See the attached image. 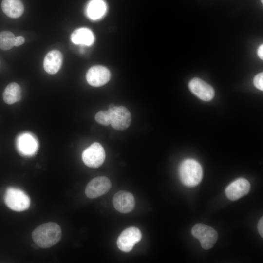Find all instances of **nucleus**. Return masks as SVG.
Listing matches in <instances>:
<instances>
[{"label":"nucleus","mask_w":263,"mask_h":263,"mask_svg":"<svg viewBox=\"0 0 263 263\" xmlns=\"http://www.w3.org/2000/svg\"><path fill=\"white\" fill-rule=\"evenodd\" d=\"M62 235L60 226L54 222L44 223L33 231L32 239L38 247L43 248L50 247L57 244Z\"/></svg>","instance_id":"nucleus-1"},{"label":"nucleus","mask_w":263,"mask_h":263,"mask_svg":"<svg viewBox=\"0 0 263 263\" xmlns=\"http://www.w3.org/2000/svg\"><path fill=\"white\" fill-rule=\"evenodd\" d=\"M179 172L183 184L188 187L197 185L203 176L200 164L193 159H186L183 161L180 165Z\"/></svg>","instance_id":"nucleus-2"},{"label":"nucleus","mask_w":263,"mask_h":263,"mask_svg":"<svg viewBox=\"0 0 263 263\" xmlns=\"http://www.w3.org/2000/svg\"><path fill=\"white\" fill-rule=\"evenodd\" d=\"M4 202L10 209L18 212L27 209L30 205V197L21 189L13 187L7 189Z\"/></svg>","instance_id":"nucleus-3"},{"label":"nucleus","mask_w":263,"mask_h":263,"mask_svg":"<svg viewBox=\"0 0 263 263\" xmlns=\"http://www.w3.org/2000/svg\"><path fill=\"white\" fill-rule=\"evenodd\" d=\"M193 237L200 242L202 247L206 250L211 248L218 239V233L213 228L203 224H197L192 228Z\"/></svg>","instance_id":"nucleus-4"},{"label":"nucleus","mask_w":263,"mask_h":263,"mask_svg":"<svg viewBox=\"0 0 263 263\" xmlns=\"http://www.w3.org/2000/svg\"><path fill=\"white\" fill-rule=\"evenodd\" d=\"M82 158L87 166L93 168H98L105 160V150L100 143L94 142L83 151Z\"/></svg>","instance_id":"nucleus-5"},{"label":"nucleus","mask_w":263,"mask_h":263,"mask_svg":"<svg viewBox=\"0 0 263 263\" xmlns=\"http://www.w3.org/2000/svg\"><path fill=\"white\" fill-rule=\"evenodd\" d=\"M110 116V124L114 129L124 130L128 128L131 123V114L130 111L123 106H114L109 108Z\"/></svg>","instance_id":"nucleus-6"},{"label":"nucleus","mask_w":263,"mask_h":263,"mask_svg":"<svg viewBox=\"0 0 263 263\" xmlns=\"http://www.w3.org/2000/svg\"><path fill=\"white\" fill-rule=\"evenodd\" d=\"M142 238L140 230L134 226L130 227L124 230L118 237L117 245L118 248L125 252L131 251L136 243Z\"/></svg>","instance_id":"nucleus-7"},{"label":"nucleus","mask_w":263,"mask_h":263,"mask_svg":"<svg viewBox=\"0 0 263 263\" xmlns=\"http://www.w3.org/2000/svg\"><path fill=\"white\" fill-rule=\"evenodd\" d=\"M111 186V182L108 178L105 176H98L93 178L88 183L85 193L88 198H96L107 193Z\"/></svg>","instance_id":"nucleus-8"},{"label":"nucleus","mask_w":263,"mask_h":263,"mask_svg":"<svg viewBox=\"0 0 263 263\" xmlns=\"http://www.w3.org/2000/svg\"><path fill=\"white\" fill-rule=\"evenodd\" d=\"M111 73L106 67L95 65L91 67L86 74L88 83L94 87H100L106 84L110 80Z\"/></svg>","instance_id":"nucleus-9"},{"label":"nucleus","mask_w":263,"mask_h":263,"mask_svg":"<svg viewBox=\"0 0 263 263\" xmlns=\"http://www.w3.org/2000/svg\"><path fill=\"white\" fill-rule=\"evenodd\" d=\"M38 142L30 133H23L19 135L17 140V147L19 152L24 156L34 155L38 149Z\"/></svg>","instance_id":"nucleus-10"},{"label":"nucleus","mask_w":263,"mask_h":263,"mask_svg":"<svg viewBox=\"0 0 263 263\" xmlns=\"http://www.w3.org/2000/svg\"><path fill=\"white\" fill-rule=\"evenodd\" d=\"M188 87L190 91L202 100L208 101L214 97L215 93L212 87L200 78L191 79Z\"/></svg>","instance_id":"nucleus-11"},{"label":"nucleus","mask_w":263,"mask_h":263,"mask_svg":"<svg viewBox=\"0 0 263 263\" xmlns=\"http://www.w3.org/2000/svg\"><path fill=\"white\" fill-rule=\"evenodd\" d=\"M113 204L118 211L127 213L132 211L134 208L135 200L131 193L121 190L117 192L113 197Z\"/></svg>","instance_id":"nucleus-12"},{"label":"nucleus","mask_w":263,"mask_h":263,"mask_svg":"<svg viewBox=\"0 0 263 263\" xmlns=\"http://www.w3.org/2000/svg\"><path fill=\"white\" fill-rule=\"evenodd\" d=\"M250 189V185L248 180L241 178L229 184L226 188L225 192L229 200L235 201L247 194Z\"/></svg>","instance_id":"nucleus-13"},{"label":"nucleus","mask_w":263,"mask_h":263,"mask_svg":"<svg viewBox=\"0 0 263 263\" xmlns=\"http://www.w3.org/2000/svg\"><path fill=\"white\" fill-rule=\"evenodd\" d=\"M62 58V55L59 51L53 50L49 52L43 62L45 71L51 75L56 73L61 67Z\"/></svg>","instance_id":"nucleus-14"},{"label":"nucleus","mask_w":263,"mask_h":263,"mask_svg":"<svg viewBox=\"0 0 263 263\" xmlns=\"http://www.w3.org/2000/svg\"><path fill=\"white\" fill-rule=\"evenodd\" d=\"M107 5L103 0H91L86 8V14L92 20H98L102 18L107 11Z\"/></svg>","instance_id":"nucleus-15"},{"label":"nucleus","mask_w":263,"mask_h":263,"mask_svg":"<svg viewBox=\"0 0 263 263\" xmlns=\"http://www.w3.org/2000/svg\"><path fill=\"white\" fill-rule=\"evenodd\" d=\"M72 41L76 44L90 46L94 41V36L89 29L81 28L75 30L71 35Z\"/></svg>","instance_id":"nucleus-16"},{"label":"nucleus","mask_w":263,"mask_h":263,"mask_svg":"<svg viewBox=\"0 0 263 263\" xmlns=\"http://www.w3.org/2000/svg\"><path fill=\"white\" fill-rule=\"evenodd\" d=\"M3 12L9 17L17 18L24 11V6L20 0H3L1 3Z\"/></svg>","instance_id":"nucleus-17"},{"label":"nucleus","mask_w":263,"mask_h":263,"mask_svg":"<svg viewBox=\"0 0 263 263\" xmlns=\"http://www.w3.org/2000/svg\"><path fill=\"white\" fill-rule=\"evenodd\" d=\"M4 101L8 104H12L19 101L21 98V90L20 86L15 82L9 84L3 93Z\"/></svg>","instance_id":"nucleus-18"},{"label":"nucleus","mask_w":263,"mask_h":263,"mask_svg":"<svg viewBox=\"0 0 263 263\" xmlns=\"http://www.w3.org/2000/svg\"><path fill=\"white\" fill-rule=\"evenodd\" d=\"M16 37L11 32L8 31L0 33V49L8 50L14 46Z\"/></svg>","instance_id":"nucleus-19"},{"label":"nucleus","mask_w":263,"mask_h":263,"mask_svg":"<svg viewBox=\"0 0 263 263\" xmlns=\"http://www.w3.org/2000/svg\"><path fill=\"white\" fill-rule=\"evenodd\" d=\"M96 121L99 124L108 126L110 124V116L109 110L98 112L95 116Z\"/></svg>","instance_id":"nucleus-20"},{"label":"nucleus","mask_w":263,"mask_h":263,"mask_svg":"<svg viewBox=\"0 0 263 263\" xmlns=\"http://www.w3.org/2000/svg\"><path fill=\"white\" fill-rule=\"evenodd\" d=\"M253 83L254 86L258 89L263 90V73H260L254 78Z\"/></svg>","instance_id":"nucleus-21"},{"label":"nucleus","mask_w":263,"mask_h":263,"mask_svg":"<svg viewBox=\"0 0 263 263\" xmlns=\"http://www.w3.org/2000/svg\"><path fill=\"white\" fill-rule=\"evenodd\" d=\"M24 42H25V39L23 37L21 36L16 37L15 39L14 46H19L23 44L24 43Z\"/></svg>","instance_id":"nucleus-22"},{"label":"nucleus","mask_w":263,"mask_h":263,"mask_svg":"<svg viewBox=\"0 0 263 263\" xmlns=\"http://www.w3.org/2000/svg\"><path fill=\"white\" fill-rule=\"evenodd\" d=\"M263 219L261 217L258 223V230L260 236L263 237Z\"/></svg>","instance_id":"nucleus-23"},{"label":"nucleus","mask_w":263,"mask_h":263,"mask_svg":"<svg viewBox=\"0 0 263 263\" xmlns=\"http://www.w3.org/2000/svg\"><path fill=\"white\" fill-rule=\"evenodd\" d=\"M257 54L259 57L263 59V45L261 44L258 48L257 50Z\"/></svg>","instance_id":"nucleus-24"},{"label":"nucleus","mask_w":263,"mask_h":263,"mask_svg":"<svg viewBox=\"0 0 263 263\" xmlns=\"http://www.w3.org/2000/svg\"><path fill=\"white\" fill-rule=\"evenodd\" d=\"M262 3H263V0H261Z\"/></svg>","instance_id":"nucleus-25"}]
</instances>
